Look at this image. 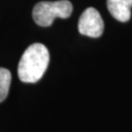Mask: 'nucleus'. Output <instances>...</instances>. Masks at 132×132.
Instances as JSON below:
<instances>
[{
	"mask_svg": "<svg viewBox=\"0 0 132 132\" xmlns=\"http://www.w3.org/2000/svg\"><path fill=\"white\" fill-rule=\"evenodd\" d=\"M49 52L41 43H33L27 48L18 67V76L23 82L34 83L43 76L49 65Z\"/></svg>",
	"mask_w": 132,
	"mask_h": 132,
	"instance_id": "obj_1",
	"label": "nucleus"
},
{
	"mask_svg": "<svg viewBox=\"0 0 132 132\" xmlns=\"http://www.w3.org/2000/svg\"><path fill=\"white\" fill-rule=\"evenodd\" d=\"M72 5L69 0L54 2H39L34 6L32 18L40 27H49L56 18L67 19L71 15Z\"/></svg>",
	"mask_w": 132,
	"mask_h": 132,
	"instance_id": "obj_2",
	"label": "nucleus"
},
{
	"mask_svg": "<svg viewBox=\"0 0 132 132\" xmlns=\"http://www.w3.org/2000/svg\"><path fill=\"white\" fill-rule=\"evenodd\" d=\"M78 31L89 37H100L104 31V22L95 8L89 7L83 11L78 21Z\"/></svg>",
	"mask_w": 132,
	"mask_h": 132,
	"instance_id": "obj_3",
	"label": "nucleus"
},
{
	"mask_svg": "<svg viewBox=\"0 0 132 132\" xmlns=\"http://www.w3.org/2000/svg\"><path fill=\"white\" fill-rule=\"evenodd\" d=\"M109 12L119 22H127L131 17L132 0H107Z\"/></svg>",
	"mask_w": 132,
	"mask_h": 132,
	"instance_id": "obj_4",
	"label": "nucleus"
},
{
	"mask_svg": "<svg viewBox=\"0 0 132 132\" xmlns=\"http://www.w3.org/2000/svg\"><path fill=\"white\" fill-rule=\"evenodd\" d=\"M12 76L9 70L0 68V102L4 101L8 95Z\"/></svg>",
	"mask_w": 132,
	"mask_h": 132,
	"instance_id": "obj_5",
	"label": "nucleus"
}]
</instances>
